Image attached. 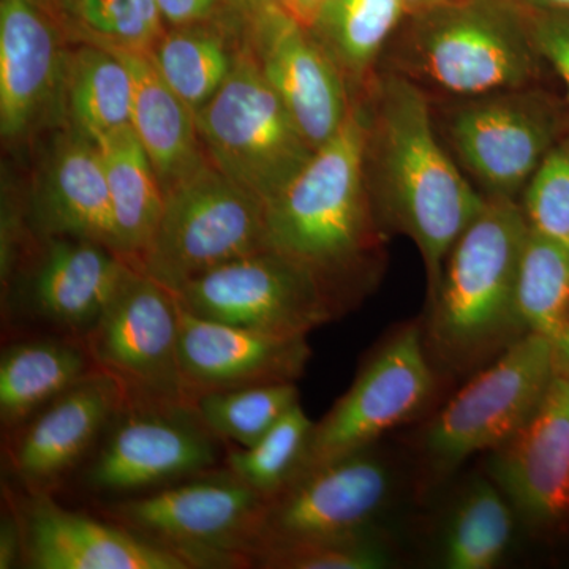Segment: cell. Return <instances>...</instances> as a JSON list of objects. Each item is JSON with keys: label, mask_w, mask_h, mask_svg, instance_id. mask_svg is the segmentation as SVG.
Returning a JSON list of instances; mask_svg holds the SVG:
<instances>
[{"label": "cell", "mask_w": 569, "mask_h": 569, "mask_svg": "<svg viewBox=\"0 0 569 569\" xmlns=\"http://www.w3.org/2000/svg\"><path fill=\"white\" fill-rule=\"evenodd\" d=\"M569 132L563 104L538 86L463 99L448 138L485 197L516 200Z\"/></svg>", "instance_id": "cell-12"}, {"label": "cell", "mask_w": 569, "mask_h": 569, "mask_svg": "<svg viewBox=\"0 0 569 569\" xmlns=\"http://www.w3.org/2000/svg\"><path fill=\"white\" fill-rule=\"evenodd\" d=\"M133 80V132L148 153L163 192L209 163L194 112L160 77L148 54L116 52Z\"/></svg>", "instance_id": "cell-23"}, {"label": "cell", "mask_w": 569, "mask_h": 569, "mask_svg": "<svg viewBox=\"0 0 569 569\" xmlns=\"http://www.w3.org/2000/svg\"><path fill=\"white\" fill-rule=\"evenodd\" d=\"M456 0H402L408 14L419 13V11L436 9V7L447 6Z\"/></svg>", "instance_id": "cell-41"}, {"label": "cell", "mask_w": 569, "mask_h": 569, "mask_svg": "<svg viewBox=\"0 0 569 569\" xmlns=\"http://www.w3.org/2000/svg\"><path fill=\"white\" fill-rule=\"evenodd\" d=\"M22 563V531L20 518L13 505L7 500L0 519V569L21 567Z\"/></svg>", "instance_id": "cell-37"}, {"label": "cell", "mask_w": 569, "mask_h": 569, "mask_svg": "<svg viewBox=\"0 0 569 569\" xmlns=\"http://www.w3.org/2000/svg\"><path fill=\"white\" fill-rule=\"evenodd\" d=\"M264 249L263 201L209 162L164 193L151 244L134 268L174 293L212 269Z\"/></svg>", "instance_id": "cell-9"}, {"label": "cell", "mask_w": 569, "mask_h": 569, "mask_svg": "<svg viewBox=\"0 0 569 569\" xmlns=\"http://www.w3.org/2000/svg\"><path fill=\"white\" fill-rule=\"evenodd\" d=\"M298 402L296 383L204 392L193 399L204 425L224 443L238 448L258 443Z\"/></svg>", "instance_id": "cell-31"}, {"label": "cell", "mask_w": 569, "mask_h": 569, "mask_svg": "<svg viewBox=\"0 0 569 569\" xmlns=\"http://www.w3.org/2000/svg\"><path fill=\"white\" fill-rule=\"evenodd\" d=\"M126 392L96 370L7 433V467L18 490L52 493L91 458Z\"/></svg>", "instance_id": "cell-17"}, {"label": "cell", "mask_w": 569, "mask_h": 569, "mask_svg": "<svg viewBox=\"0 0 569 569\" xmlns=\"http://www.w3.org/2000/svg\"><path fill=\"white\" fill-rule=\"evenodd\" d=\"M527 17L539 56L559 74L569 99V11L527 9Z\"/></svg>", "instance_id": "cell-35"}, {"label": "cell", "mask_w": 569, "mask_h": 569, "mask_svg": "<svg viewBox=\"0 0 569 569\" xmlns=\"http://www.w3.org/2000/svg\"><path fill=\"white\" fill-rule=\"evenodd\" d=\"M167 26L213 20L239 9L238 0H157Z\"/></svg>", "instance_id": "cell-36"}, {"label": "cell", "mask_w": 569, "mask_h": 569, "mask_svg": "<svg viewBox=\"0 0 569 569\" xmlns=\"http://www.w3.org/2000/svg\"><path fill=\"white\" fill-rule=\"evenodd\" d=\"M556 373V346L531 332L520 337L419 432L422 477L441 481L471 456L507 443L533 417Z\"/></svg>", "instance_id": "cell-7"}, {"label": "cell", "mask_w": 569, "mask_h": 569, "mask_svg": "<svg viewBox=\"0 0 569 569\" xmlns=\"http://www.w3.org/2000/svg\"><path fill=\"white\" fill-rule=\"evenodd\" d=\"M266 500L220 466L100 508L103 518L173 553L189 569L250 568Z\"/></svg>", "instance_id": "cell-5"}, {"label": "cell", "mask_w": 569, "mask_h": 569, "mask_svg": "<svg viewBox=\"0 0 569 569\" xmlns=\"http://www.w3.org/2000/svg\"><path fill=\"white\" fill-rule=\"evenodd\" d=\"M407 17L402 0H329L309 31L358 93Z\"/></svg>", "instance_id": "cell-27"}, {"label": "cell", "mask_w": 569, "mask_h": 569, "mask_svg": "<svg viewBox=\"0 0 569 569\" xmlns=\"http://www.w3.org/2000/svg\"><path fill=\"white\" fill-rule=\"evenodd\" d=\"M244 21V11L234 9L213 20L168 26L149 52L160 77L194 114L233 71Z\"/></svg>", "instance_id": "cell-25"}, {"label": "cell", "mask_w": 569, "mask_h": 569, "mask_svg": "<svg viewBox=\"0 0 569 569\" xmlns=\"http://www.w3.org/2000/svg\"><path fill=\"white\" fill-rule=\"evenodd\" d=\"M519 518L492 478H473L452 501L438 539L447 569H492L508 556Z\"/></svg>", "instance_id": "cell-28"}, {"label": "cell", "mask_w": 569, "mask_h": 569, "mask_svg": "<svg viewBox=\"0 0 569 569\" xmlns=\"http://www.w3.org/2000/svg\"><path fill=\"white\" fill-rule=\"evenodd\" d=\"M565 141H567V142H568V146H569V132H568V134H567V138H565Z\"/></svg>", "instance_id": "cell-42"}, {"label": "cell", "mask_w": 569, "mask_h": 569, "mask_svg": "<svg viewBox=\"0 0 569 569\" xmlns=\"http://www.w3.org/2000/svg\"><path fill=\"white\" fill-rule=\"evenodd\" d=\"M313 426L298 402L253 447L228 448L223 466L258 493L271 498L298 473Z\"/></svg>", "instance_id": "cell-32"}, {"label": "cell", "mask_w": 569, "mask_h": 569, "mask_svg": "<svg viewBox=\"0 0 569 569\" xmlns=\"http://www.w3.org/2000/svg\"><path fill=\"white\" fill-rule=\"evenodd\" d=\"M227 443L193 402L127 397L91 458L74 475L89 496L122 500L223 466Z\"/></svg>", "instance_id": "cell-8"}, {"label": "cell", "mask_w": 569, "mask_h": 569, "mask_svg": "<svg viewBox=\"0 0 569 569\" xmlns=\"http://www.w3.org/2000/svg\"><path fill=\"white\" fill-rule=\"evenodd\" d=\"M400 486L399 463L378 443L298 475L266 500L250 568L276 550L385 529Z\"/></svg>", "instance_id": "cell-10"}, {"label": "cell", "mask_w": 569, "mask_h": 569, "mask_svg": "<svg viewBox=\"0 0 569 569\" xmlns=\"http://www.w3.org/2000/svg\"><path fill=\"white\" fill-rule=\"evenodd\" d=\"M84 342L127 397L192 402L179 365L178 298L140 269H130Z\"/></svg>", "instance_id": "cell-14"}, {"label": "cell", "mask_w": 569, "mask_h": 569, "mask_svg": "<svg viewBox=\"0 0 569 569\" xmlns=\"http://www.w3.org/2000/svg\"><path fill=\"white\" fill-rule=\"evenodd\" d=\"M70 44L149 54L167 31L157 0H44Z\"/></svg>", "instance_id": "cell-30"}, {"label": "cell", "mask_w": 569, "mask_h": 569, "mask_svg": "<svg viewBox=\"0 0 569 569\" xmlns=\"http://www.w3.org/2000/svg\"><path fill=\"white\" fill-rule=\"evenodd\" d=\"M132 268L91 239L29 233L2 277L3 299L43 335L84 340Z\"/></svg>", "instance_id": "cell-11"}, {"label": "cell", "mask_w": 569, "mask_h": 569, "mask_svg": "<svg viewBox=\"0 0 569 569\" xmlns=\"http://www.w3.org/2000/svg\"><path fill=\"white\" fill-rule=\"evenodd\" d=\"M194 118L209 162L264 206L316 153L266 80L246 33L230 77Z\"/></svg>", "instance_id": "cell-6"}, {"label": "cell", "mask_w": 569, "mask_h": 569, "mask_svg": "<svg viewBox=\"0 0 569 569\" xmlns=\"http://www.w3.org/2000/svg\"><path fill=\"white\" fill-rule=\"evenodd\" d=\"M20 518L21 568L31 569H189L110 519L63 508L52 493L10 492Z\"/></svg>", "instance_id": "cell-20"}, {"label": "cell", "mask_w": 569, "mask_h": 569, "mask_svg": "<svg viewBox=\"0 0 569 569\" xmlns=\"http://www.w3.org/2000/svg\"><path fill=\"white\" fill-rule=\"evenodd\" d=\"M97 366L82 339L41 335L17 340L0 356V419L7 433L69 391Z\"/></svg>", "instance_id": "cell-24"}, {"label": "cell", "mask_w": 569, "mask_h": 569, "mask_svg": "<svg viewBox=\"0 0 569 569\" xmlns=\"http://www.w3.org/2000/svg\"><path fill=\"white\" fill-rule=\"evenodd\" d=\"M437 378L422 326L399 329L367 359L351 388L316 422L296 477L372 447L389 430L411 421L436 395Z\"/></svg>", "instance_id": "cell-13"}, {"label": "cell", "mask_w": 569, "mask_h": 569, "mask_svg": "<svg viewBox=\"0 0 569 569\" xmlns=\"http://www.w3.org/2000/svg\"><path fill=\"white\" fill-rule=\"evenodd\" d=\"M71 44L44 0H0V133L20 148L63 126Z\"/></svg>", "instance_id": "cell-16"}, {"label": "cell", "mask_w": 569, "mask_h": 569, "mask_svg": "<svg viewBox=\"0 0 569 569\" xmlns=\"http://www.w3.org/2000/svg\"><path fill=\"white\" fill-rule=\"evenodd\" d=\"M365 104V173L381 227L417 244L433 295L449 252L488 198L438 142L425 89L378 70L353 93Z\"/></svg>", "instance_id": "cell-1"}, {"label": "cell", "mask_w": 569, "mask_h": 569, "mask_svg": "<svg viewBox=\"0 0 569 569\" xmlns=\"http://www.w3.org/2000/svg\"><path fill=\"white\" fill-rule=\"evenodd\" d=\"M328 2L329 0H283L282 9L302 28L310 29Z\"/></svg>", "instance_id": "cell-38"}, {"label": "cell", "mask_w": 569, "mask_h": 569, "mask_svg": "<svg viewBox=\"0 0 569 569\" xmlns=\"http://www.w3.org/2000/svg\"><path fill=\"white\" fill-rule=\"evenodd\" d=\"M282 2L283 0H238V6L246 14H252L268 9H282Z\"/></svg>", "instance_id": "cell-40"}, {"label": "cell", "mask_w": 569, "mask_h": 569, "mask_svg": "<svg viewBox=\"0 0 569 569\" xmlns=\"http://www.w3.org/2000/svg\"><path fill=\"white\" fill-rule=\"evenodd\" d=\"M310 356L307 336L217 323L179 305V365L192 402L204 392L296 383Z\"/></svg>", "instance_id": "cell-22"}, {"label": "cell", "mask_w": 569, "mask_h": 569, "mask_svg": "<svg viewBox=\"0 0 569 569\" xmlns=\"http://www.w3.org/2000/svg\"><path fill=\"white\" fill-rule=\"evenodd\" d=\"M114 217L119 253L137 266L162 217L164 192L133 129L97 142Z\"/></svg>", "instance_id": "cell-29"}, {"label": "cell", "mask_w": 569, "mask_h": 569, "mask_svg": "<svg viewBox=\"0 0 569 569\" xmlns=\"http://www.w3.org/2000/svg\"><path fill=\"white\" fill-rule=\"evenodd\" d=\"M489 477L537 535L569 526V372L557 370L533 417L490 452Z\"/></svg>", "instance_id": "cell-19"}, {"label": "cell", "mask_w": 569, "mask_h": 569, "mask_svg": "<svg viewBox=\"0 0 569 569\" xmlns=\"http://www.w3.org/2000/svg\"><path fill=\"white\" fill-rule=\"evenodd\" d=\"M530 10L569 11V0H519Z\"/></svg>", "instance_id": "cell-39"}, {"label": "cell", "mask_w": 569, "mask_h": 569, "mask_svg": "<svg viewBox=\"0 0 569 569\" xmlns=\"http://www.w3.org/2000/svg\"><path fill=\"white\" fill-rule=\"evenodd\" d=\"M397 561L392 539L387 529H380L264 553L253 561L252 568L387 569Z\"/></svg>", "instance_id": "cell-33"}, {"label": "cell", "mask_w": 569, "mask_h": 569, "mask_svg": "<svg viewBox=\"0 0 569 569\" xmlns=\"http://www.w3.org/2000/svg\"><path fill=\"white\" fill-rule=\"evenodd\" d=\"M530 231L569 252V146L550 151L522 192Z\"/></svg>", "instance_id": "cell-34"}, {"label": "cell", "mask_w": 569, "mask_h": 569, "mask_svg": "<svg viewBox=\"0 0 569 569\" xmlns=\"http://www.w3.org/2000/svg\"><path fill=\"white\" fill-rule=\"evenodd\" d=\"M174 295L194 317L274 335L309 336L339 318L316 280L272 249L212 269Z\"/></svg>", "instance_id": "cell-15"}, {"label": "cell", "mask_w": 569, "mask_h": 569, "mask_svg": "<svg viewBox=\"0 0 569 569\" xmlns=\"http://www.w3.org/2000/svg\"><path fill=\"white\" fill-rule=\"evenodd\" d=\"M380 66L460 99L538 86L548 67L519 0H456L408 14Z\"/></svg>", "instance_id": "cell-4"}, {"label": "cell", "mask_w": 569, "mask_h": 569, "mask_svg": "<svg viewBox=\"0 0 569 569\" xmlns=\"http://www.w3.org/2000/svg\"><path fill=\"white\" fill-rule=\"evenodd\" d=\"M366 111L353 96L347 122L266 204L269 249L312 277L337 316L373 290L385 264L381 227L365 173Z\"/></svg>", "instance_id": "cell-2"}, {"label": "cell", "mask_w": 569, "mask_h": 569, "mask_svg": "<svg viewBox=\"0 0 569 569\" xmlns=\"http://www.w3.org/2000/svg\"><path fill=\"white\" fill-rule=\"evenodd\" d=\"M527 236L529 224L516 200L488 198L452 247L421 325L437 373H477L529 335L516 306Z\"/></svg>", "instance_id": "cell-3"}, {"label": "cell", "mask_w": 569, "mask_h": 569, "mask_svg": "<svg viewBox=\"0 0 569 569\" xmlns=\"http://www.w3.org/2000/svg\"><path fill=\"white\" fill-rule=\"evenodd\" d=\"M244 33L266 80L317 151L342 129L353 108L342 71L283 9L246 14Z\"/></svg>", "instance_id": "cell-18"}, {"label": "cell", "mask_w": 569, "mask_h": 569, "mask_svg": "<svg viewBox=\"0 0 569 569\" xmlns=\"http://www.w3.org/2000/svg\"><path fill=\"white\" fill-rule=\"evenodd\" d=\"M133 80L116 52L71 44L63 74V126L99 142L133 129Z\"/></svg>", "instance_id": "cell-26"}, {"label": "cell", "mask_w": 569, "mask_h": 569, "mask_svg": "<svg viewBox=\"0 0 569 569\" xmlns=\"http://www.w3.org/2000/svg\"><path fill=\"white\" fill-rule=\"evenodd\" d=\"M24 220L33 236L91 239L119 253L110 189L96 141L70 126L52 130L24 200Z\"/></svg>", "instance_id": "cell-21"}]
</instances>
